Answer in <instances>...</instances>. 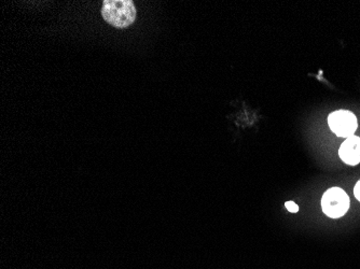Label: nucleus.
Segmentation results:
<instances>
[{"mask_svg": "<svg viewBox=\"0 0 360 269\" xmlns=\"http://www.w3.org/2000/svg\"><path fill=\"white\" fill-rule=\"evenodd\" d=\"M102 15L104 21L116 28H127L136 20V8L132 0H105Z\"/></svg>", "mask_w": 360, "mask_h": 269, "instance_id": "1", "label": "nucleus"}, {"mask_svg": "<svg viewBox=\"0 0 360 269\" xmlns=\"http://www.w3.org/2000/svg\"><path fill=\"white\" fill-rule=\"evenodd\" d=\"M349 197L340 188H331L323 193L321 208L323 214L331 218H339L345 216L349 209Z\"/></svg>", "mask_w": 360, "mask_h": 269, "instance_id": "2", "label": "nucleus"}, {"mask_svg": "<svg viewBox=\"0 0 360 269\" xmlns=\"http://www.w3.org/2000/svg\"><path fill=\"white\" fill-rule=\"evenodd\" d=\"M328 124L338 137L349 138L357 129V117L351 111L338 110L329 115Z\"/></svg>", "mask_w": 360, "mask_h": 269, "instance_id": "3", "label": "nucleus"}, {"mask_svg": "<svg viewBox=\"0 0 360 269\" xmlns=\"http://www.w3.org/2000/svg\"><path fill=\"white\" fill-rule=\"evenodd\" d=\"M340 159L349 166L360 163V137H349L339 150Z\"/></svg>", "mask_w": 360, "mask_h": 269, "instance_id": "4", "label": "nucleus"}, {"mask_svg": "<svg viewBox=\"0 0 360 269\" xmlns=\"http://www.w3.org/2000/svg\"><path fill=\"white\" fill-rule=\"evenodd\" d=\"M285 207L287 208L289 212H292V214H297L299 211V206L296 203H293V202H287L285 204Z\"/></svg>", "mask_w": 360, "mask_h": 269, "instance_id": "5", "label": "nucleus"}, {"mask_svg": "<svg viewBox=\"0 0 360 269\" xmlns=\"http://www.w3.org/2000/svg\"><path fill=\"white\" fill-rule=\"evenodd\" d=\"M354 195H355L356 199L360 202V180L356 184L355 188H354Z\"/></svg>", "mask_w": 360, "mask_h": 269, "instance_id": "6", "label": "nucleus"}]
</instances>
